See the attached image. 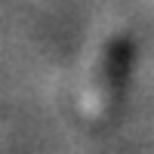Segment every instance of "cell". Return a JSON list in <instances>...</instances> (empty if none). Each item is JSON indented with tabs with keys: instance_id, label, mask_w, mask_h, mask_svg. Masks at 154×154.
<instances>
[{
	"instance_id": "cell-1",
	"label": "cell",
	"mask_w": 154,
	"mask_h": 154,
	"mask_svg": "<svg viewBox=\"0 0 154 154\" xmlns=\"http://www.w3.org/2000/svg\"><path fill=\"white\" fill-rule=\"evenodd\" d=\"M130 56H133V43L126 34L105 37L93 53L80 83V99H77L80 114L89 123L99 126L114 117L126 86V74H130Z\"/></svg>"
}]
</instances>
